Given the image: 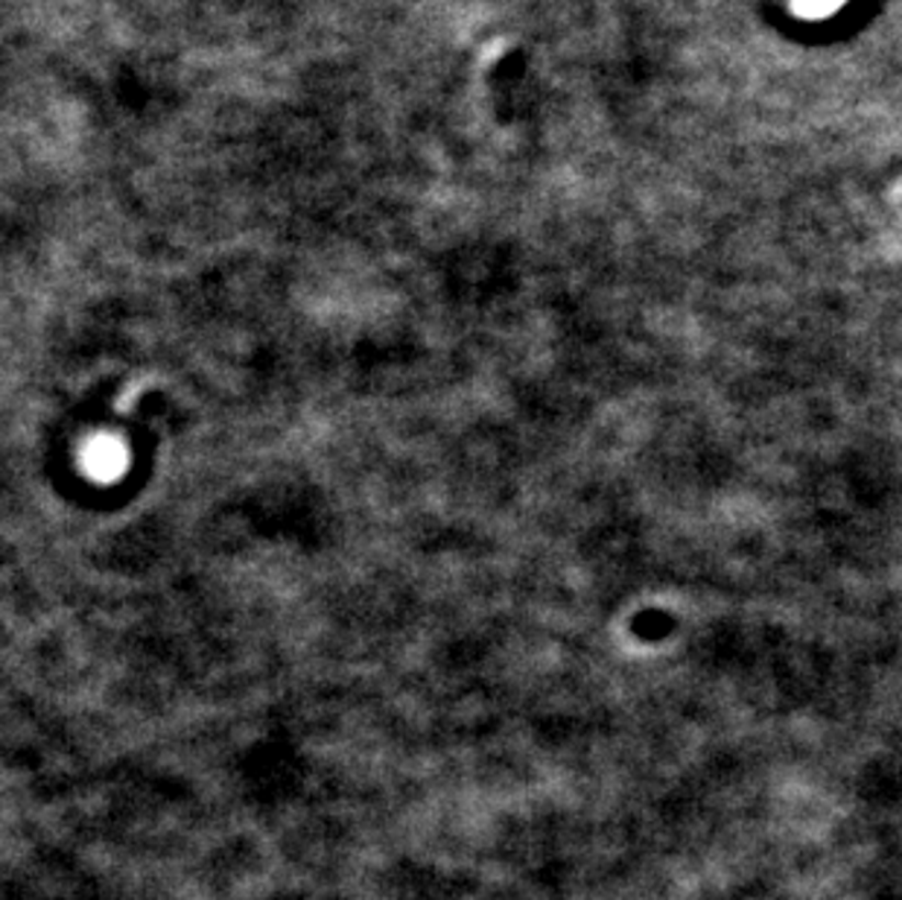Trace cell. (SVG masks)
<instances>
[{
    "instance_id": "obj_1",
    "label": "cell",
    "mask_w": 902,
    "mask_h": 900,
    "mask_svg": "<svg viewBox=\"0 0 902 900\" xmlns=\"http://www.w3.org/2000/svg\"><path fill=\"white\" fill-rule=\"evenodd\" d=\"M838 0H803V7L812 9V12H830V7H835Z\"/></svg>"
}]
</instances>
